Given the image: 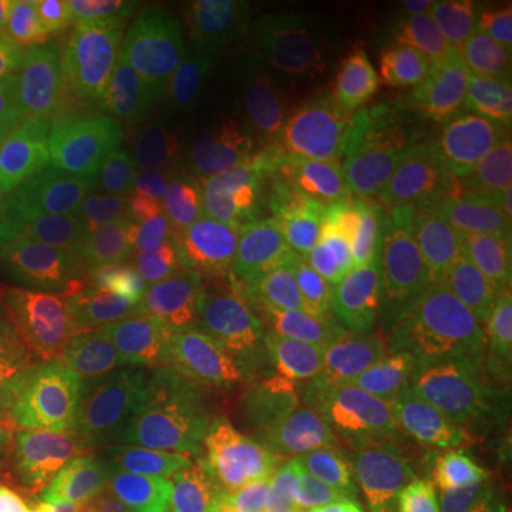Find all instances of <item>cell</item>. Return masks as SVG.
Returning a JSON list of instances; mask_svg holds the SVG:
<instances>
[{
	"label": "cell",
	"mask_w": 512,
	"mask_h": 512,
	"mask_svg": "<svg viewBox=\"0 0 512 512\" xmlns=\"http://www.w3.org/2000/svg\"><path fill=\"white\" fill-rule=\"evenodd\" d=\"M256 427L262 439L274 447H285L296 439H305L316 430H325V407L308 399H299L293 393L265 387L256 393Z\"/></svg>",
	"instance_id": "27"
},
{
	"label": "cell",
	"mask_w": 512,
	"mask_h": 512,
	"mask_svg": "<svg viewBox=\"0 0 512 512\" xmlns=\"http://www.w3.org/2000/svg\"><path fill=\"white\" fill-rule=\"evenodd\" d=\"M248 49L151 46L123 103L134 174L154 197L197 202L237 120Z\"/></svg>",
	"instance_id": "2"
},
{
	"label": "cell",
	"mask_w": 512,
	"mask_h": 512,
	"mask_svg": "<svg viewBox=\"0 0 512 512\" xmlns=\"http://www.w3.org/2000/svg\"><path fill=\"white\" fill-rule=\"evenodd\" d=\"M49 239L32 146L0 160V288Z\"/></svg>",
	"instance_id": "21"
},
{
	"label": "cell",
	"mask_w": 512,
	"mask_h": 512,
	"mask_svg": "<svg viewBox=\"0 0 512 512\" xmlns=\"http://www.w3.org/2000/svg\"><path fill=\"white\" fill-rule=\"evenodd\" d=\"M510 308L501 262L473 239H447L387 279L379 333L390 353L410 359L493 325Z\"/></svg>",
	"instance_id": "9"
},
{
	"label": "cell",
	"mask_w": 512,
	"mask_h": 512,
	"mask_svg": "<svg viewBox=\"0 0 512 512\" xmlns=\"http://www.w3.org/2000/svg\"><path fill=\"white\" fill-rule=\"evenodd\" d=\"M271 348V328L262 311L245 296H234L208 319L188 373L220 390L256 393L265 384Z\"/></svg>",
	"instance_id": "18"
},
{
	"label": "cell",
	"mask_w": 512,
	"mask_h": 512,
	"mask_svg": "<svg viewBox=\"0 0 512 512\" xmlns=\"http://www.w3.org/2000/svg\"><path fill=\"white\" fill-rule=\"evenodd\" d=\"M498 60H501V74H504V83H507V89L512 94V37L501 46V52H498Z\"/></svg>",
	"instance_id": "32"
},
{
	"label": "cell",
	"mask_w": 512,
	"mask_h": 512,
	"mask_svg": "<svg viewBox=\"0 0 512 512\" xmlns=\"http://www.w3.org/2000/svg\"><path fill=\"white\" fill-rule=\"evenodd\" d=\"M268 512H359V507H356V501H353L348 481H339V484H333V487L311 495V498H305V501L268 507Z\"/></svg>",
	"instance_id": "30"
},
{
	"label": "cell",
	"mask_w": 512,
	"mask_h": 512,
	"mask_svg": "<svg viewBox=\"0 0 512 512\" xmlns=\"http://www.w3.org/2000/svg\"><path fill=\"white\" fill-rule=\"evenodd\" d=\"M151 430L160 436L174 464L237 441L256 427V393H237L220 387H177Z\"/></svg>",
	"instance_id": "19"
},
{
	"label": "cell",
	"mask_w": 512,
	"mask_h": 512,
	"mask_svg": "<svg viewBox=\"0 0 512 512\" xmlns=\"http://www.w3.org/2000/svg\"><path fill=\"white\" fill-rule=\"evenodd\" d=\"M100 245L49 237L0 288V393L100 328Z\"/></svg>",
	"instance_id": "8"
},
{
	"label": "cell",
	"mask_w": 512,
	"mask_h": 512,
	"mask_svg": "<svg viewBox=\"0 0 512 512\" xmlns=\"http://www.w3.org/2000/svg\"><path fill=\"white\" fill-rule=\"evenodd\" d=\"M74 23L94 69L120 63L146 43L137 0H74Z\"/></svg>",
	"instance_id": "25"
},
{
	"label": "cell",
	"mask_w": 512,
	"mask_h": 512,
	"mask_svg": "<svg viewBox=\"0 0 512 512\" xmlns=\"http://www.w3.org/2000/svg\"><path fill=\"white\" fill-rule=\"evenodd\" d=\"M242 245L220 231H128L100 251V325L134 348L191 362L208 319L239 296Z\"/></svg>",
	"instance_id": "3"
},
{
	"label": "cell",
	"mask_w": 512,
	"mask_h": 512,
	"mask_svg": "<svg viewBox=\"0 0 512 512\" xmlns=\"http://www.w3.org/2000/svg\"><path fill=\"white\" fill-rule=\"evenodd\" d=\"M470 512H512V444L481 456Z\"/></svg>",
	"instance_id": "29"
},
{
	"label": "cell",
	"mask_w": 512,
	"mask_h": 512,
	"mask_svg": "<svg viewBox=\"0 0 512 512\" xmlns=\"http://www.w3.org/2000/svg\"><path fill=\"white\" fill-rule=\"evenodd\" d=\"M359 285L348 265L325 248L282 256L265 285V322L282 339H328L356 305Z\"/></svg>",
	"instance_id": "15"
},
{
	"label": "cell",
	"mask_w": 512,
	"mask_h": 512,
	"mask_svg": "<svg viewBox=\"0 0 512 512\" xmlns=\"http://www.w3.org/2000/svg\"><path fill=\"white\" fill-rule=\"evenodd\" d=\"M185 376L188 365L180 359L97 330L40 367L29 382L0 393V410L52 427L148 430Z\"/></svg>",
	"instance_id": "5"
},
{
	"label": "cell",
	"mask_w": 512,
	"mask_h": 512,
	"mask_svg": "<svg viewBox=\"0 0 512 512\" xmlns=\"http://www.w3.org/2000/svg\"><path fill=\"white\" fill-rule=\"evenodd\" d=\"M433 111L399 100H384L367 111L365 123L333 171L330 191H336L345 217L373 222L390 211L433 123Z\"/></svg>",
	"instance_id": "13"
},
{
	"label": "cell",
	"mask_w": 512,
	"mask_h": 512,
	"mask_svg": "<svg viewBox=\"0 0 512 512\" xmlns=\"http://www.w3.org/2000/svg\"><path fill=\"white\" fill-rule=\"evenodd\" d=\"M493 239L512 265V106H498L473 128L467 148ZM501 262V265H504Z\"/></svg>",
	"instance_id": "22"
},
{
	"label": "cell",
	"mask_w": 512,
	"mask_h": 512,
	"mask_svg": "<svg viewBox=\"0 0 512 512\" xmlns=\"http://www.w3.org/2000/svg\"><path fill=\"white\" fill-rule=\"evenodd\" d=\"M268 501L271 507L296 504L328 490L339 481H348V458L328 427L285 447L268 450Z\"/></svg>",
	"instance_id": "23"
},
{
	"label": "cell",
	"mask_w": 512,
	"mask_h": 512,
	"mask_svg": "<svg viewBox=\"0 0 512 512\" xmlns=\"http://www.w3.org/2000/svg\"><path fill=\"white\" fill-rule=\"evenodd\" d=\"M32 151L49 237L103 248L131 231L143 185L128 154L123 103L111 86H72L46 97Z\"/></svg>",
	"instance_id": "4"
},
{
	"label": "cell",
	"mask_w": 512,
	"mask_h": 512,
	"mask_svg": "<svg viewBox=\"0 0 512 512\" xmlns=\"http://www.w3.org/2000/svg\"><path fill=\"white\" fill-rule=\"evenodd\" d=\"M6 69L40 94L72 89L94 72L77 35L74 0H23Z\"/></svg>",
	"instance_id": "17"
},
{
	"label": "cell",
	"mask_w": 512,
	"mask_h": 512,
	"mask_svg": "<svg viewBox=\"0 0 512 512\" xmlns=\"http://www.w3.org/2000/svg\"><path fill=\"white\" fill-rule=\"evenodd\" d=\"M20 12H23V0H0V69H6L12 55Z\"/></svg>",
	"instance_id": "31"
},
{
	"label": "cell",
	"mask_w": 512,
	"mask_h": 512,
	"mask_svg": "<svg viewBox=\"0 0 512 512\" xmlns=\"http://www.w3.org/2000/svg\"><path fill=\"white\" fill-rule=\"evenodd\" d=\"M0 512H154L143 501L94 493L63 478H26L0 490Z\"/></svg>",
	"instance_id": "26"
},
{
	"label": "cell",
	"mask_w": 512,
	"mask_h": 512,
	"mask_svg": "<svg viewBox=\"0 0 512 512\" xmlns=\"http://www.w3.org/2000/svg\"><path fill=\"white\" fill-rule=\"evenodd\" d=\"M404 427L484 456L512 444V316L402 359Z\"/></svg>",
	"instance_id": "6"
},
{
	"label": "cell",
	"mask_w": 512,
	"mask_h": 512,
	"mask_svg": "<svg viewBox=\"0 0 512 512\" xmlns=\"http://www.w3.org/2000/svg\"><path fill=\"white\" fill-rule=\"evenodd\" d=\"M46 94L9 69H0V160L35 143Z\"/></svg>",
	"instance_id": "28"
},
{
	"label": "cell",
	"mask_w": 512,
	"mask_h": 512,
	"mask_svg": "<svg viewBox=\"0 0 512 512\" xmlns=\"http://www.w3.org/2000/svg\"><path fill=\"white\" fill-rule=\"evenodd\" d=\"M242 106L322 200L370 111L359 40L325 15H288L256 52Z\"/></svg>",
	"instance_id": "1"
},
{
	"label": "cell",
	"mask_w": 512,
	"mask_h": 512,
	"mask_svg": "<svg viewBox=\"0 0 512 512\" xmlns=\"http://www.w3.org/2000/svg\"><path fill=\"white\" fill-rule=\"evenodd\" d=\"M342 359L345 356L339 348L325 339H282L271 348L265 384L293 393L299 399L325 404Z\"/></svg>",
	"instance_id": "24"
},
{
	"label": "cell",
	"mask_w": 512,
	"mask_h": 512,
	"mask_svg": "<svg viewBox=\"0 0 512 512\" xmlns=\"http://www.w3.org/2000/svg\"><path fill=\"white\" fill-rule=\"evenodd\" d=\"M268 450L262 433H248L174 464L154 512H268Z\"/></svg>",
	"instance_id": "16"
},
{
	"label": "cell",
	"mask_w": 512,
	"mask_h": 512,
	"mask_svg": "<svg viewBox=\"0 0 512 512\" xmlns=\"http://www.w3.org/2000/svg\"><path fill=\"white\" fill-rule=\"evenodd\" d=\"M325 421L348 464H362L407 433L402 370L387 353H345L325 399Z\"/></svg>",
	"instance_id": "14"
},
{
	"label": "cell",
	"mask_w": 512,
	"mask_h": 512,
	"mask_svg": "<svg viewBox=\"0 0 512 512\" xmlns=\"http://www.w3.org/2000/svg\"><path fill=\"white\" fill-rule=\"evenodd\" d=\"M373 66L387 100L436 109L501 52V9L484 0H387L370 18Z\"/></svg>",
	"instance_id": "7"
},
{
	"label": "cell",
	"mask_w": 512,
	"mask_h": 512,
	"mask_svg": "<svg viewBox=\"0 0 512 512\" xmlns=\"http://www.w3.org/2000/svg\"><path fill=\"white\" fill-rule=\"evenodd\" d=\"M481 456L404 433L348 470L359 512H470Z\"/></svg>",
	"instance_id": "12"
},
{
	"label": "cell",
	"mask_w": 512,
	"mask_h": 512,
	"mask_svg": "<svg viewBox=\"0 0 512 512\" xmlns=\"http://www.w3.org/2000/svg\"><path fill=\"white\" fill-rule=\"evenodd\" d=\"M171 470L174 458L151 427H52L0 410V490L26 478L49 476L94 493L151 504Z\"/></svg>",
	"instance_id": "10"
},
{
	"label": "cell",
	"mask_w": 512,
	"mask_h": 512,
	"mask_svg": "<svg viewBox=\"0 0 512 512\" xmlns=\"http://www.w3.org/2000/svg\"><path fill=\"white\" fill-rule=\"evenodd\" d=\"M274 12V3L254 0H137L143 35L151 46L248 49Z\"/></svg>",
	"instance_id": "20"
},
{
	"label": "cell",
	"mask_w": 512,
	"mask_h": 512,
	"mask_svg": "<svg viewBox=\"0 0 512 512\" xmlns=\"http://www.w3.org/2000/svg\"><path fill=\"white\" fill-rule=\"evenodd\" d=\"M316 202L319 197L308 180L265 140L245 106H239L220 160L197 197L202 220L271 248L296 234Z\"/></svg>",
	"instance_id": "11"
}]
</instances>
